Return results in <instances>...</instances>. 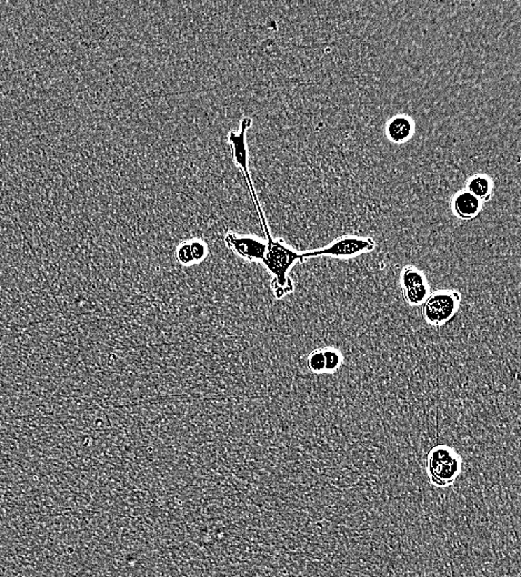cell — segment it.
I'll return each instance as SVG.
<instances>
[{"instance_id":"1","label":"cell","mask_w":521,"mask_h":577,"mask_svg":"<svg viewBox=\"0 0 521 577\" xmlns=\"http://www.w3.org/2000/svg\"><path fill=\"white\" fill-rule=\"evenodd\" d=\"M266 238V253L261 262L266 267L267 270L272 273V288L275 297L282 299L284 296L293 292V286L291 279L288 278V272L296 262H303L306 260V254L299 253L288 248L282 240H275L272 232L267 231L263 233Z\"/></svg>"},{"instance_id":"2","label":"cell","mask_w":521,"mask_h":577,"mask_svg":"<svg viewBox=\"0 0 521 577\" xmlns=\"http://www.w3.org/2000/svg\"><path fill=\"white\" fill-rule=\"evenodd\" d=\"M461 457L452 447L438 445L428 453L426 471L430 483L437 489L452 487L461 474Z\"/></svg>"},{"instance_id":"3","label":"cell","mask_w":521,"mask_h":577,"mask_svg":"<svg viewBox=\"0 0 521 577\" xmlns=\"http://www.w3.org/2000/svg\"><path fill=\"white\" fill-rule=\"evenodd\" d=\"M460 296L456 291H437L424 300L422 316L428 324L440 326L454 316L459 307Z\"/></svg>"},{"instance_id":"4","label":"cell","mask_w":521,"mask_h":577,"mask_svg":"<svg viewBox=\"0 0 521 577\" xmlns=\"http://www.w3.org/2000/svg\"><path fill=\"white\" fill-rule=\"evenodd\" d=\"M223 244L230 251L246 261H261L266 253V242L250 235L227 231L223 235Z\"/></svg>"},{"instance_id":"5","label":"cell","mask_w":521,"mask_h":577,"mask_svg":"<svg viewBox=\"0 0 521 577\" xmlns=\"http://www.w3.org/2000/svg\"><path fill=\"white\" fill-rule=\"evenodd\" d=\"M403 298L411 305L424 303L428 294V286L424 274L414 267H407L401 275Z\"/></svg>"},{"instance_id":"6","label":"cell","mask_w":521,"mask_h":577,"mask_svg":"<svg viewBox=\"0 0 521 577\" xmlns=\"http://www.w3.org/2000/svg\"><path fill=\"white\" fill-rule=\"evenodd\" d=\"M191 240H185L180 242L175 251V258L178 263L183 267H190L196 265L194 256L191 252Z\"/></svg>"}]
</instances>
